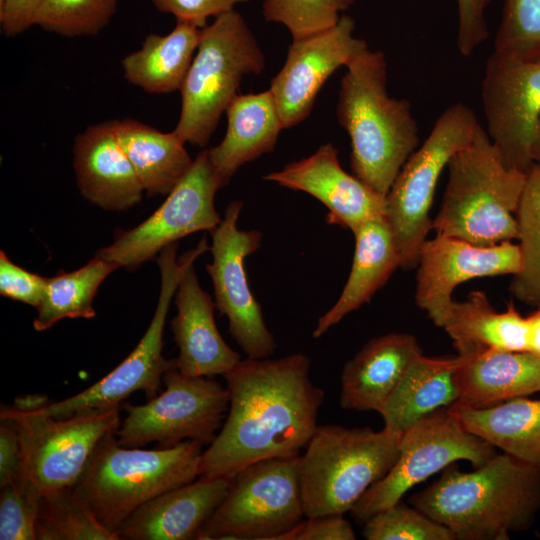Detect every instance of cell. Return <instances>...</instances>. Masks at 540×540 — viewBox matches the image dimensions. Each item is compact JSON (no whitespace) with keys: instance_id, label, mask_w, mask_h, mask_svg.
Listing matches in <instances>:
<instances>
[{"instance_id":"1","label":"cell","mask_w":540,"mask_h":540,"mask_svg":"<svg viewBox=\"0 0 540 540\" xmlns=\"http://www.w3.org/2000/svg\"><path fill=\"white\" fill-rule=\"evenodd\" d=\"M302 353L241 360L223 375L229 393L225 420L202 452L199 476L231 479L260 460L297 456L315 429L324 391Z\"/></svg>"},{"instance_id":"2","label":"cell","mask_w":540,"mask_h":540,"mask_svg":"<svg viewBox=\"0 0 540 540\" xmlns=\"http://www.w3.org/2000/svg\"><path fill=\"white\" fill-rule=\"evenodd\" d=\"M410 502L460 540H506L540 509V469L496 454L472 472L450 465Z\"/></svg>"},{"instance_id":"3","label":"cell","mask_w":540,"mask_h":540,"mask_svg":"<svg viewBox=\"0 0 540 540\" xmlns=\"http://www.w3.org/2000/svg\"><path fill=\"white\" fill-rule=\"evenodd\" d=\"M337 118L351 141L353 174L386 196L419 143L418 125L406 99L387 92V62L368 48L346 66Z\"/></svg>"},{"instance_id":"4","label":"cell","mask_w":540,"mask_h":540,"mask_svg":"<svg viewBox=\"0 0 540 540\" xmlns=\"http://www.w3.org/2000/svg\"><path fill=\"white\" fill-rule=\"evenodd\" d=\"M441 209L432 220L436 235L492 246L518 237L516 214L526 175L508 167L480 125L472 141L448 164Z\"/></svg>"},{"instance_id":"5","label":"cell","mask_w":540,"mask_h":540,"mask_svg":"<svg viewBox=\"0 0 540 540\" xmlns=\"http://www.w3.org/2000/svg\"><path fill=\"white\" fill-rule=\"evenodd\" d=\"M203 445L186 440L147 450L121 446L114 434L96 448L73 487L96 518L116 532L139 507L199 476Z\"/></svg>"},{"instance_id":"6","label":"cell","mask_w":540,"mask_h":540,"mask_svg":"<svg viewBox=\"0 0 540 540\" xmlns=\"http://www.w3.org/2000/svg\"><path fill=\"white\" fill-rule=\"evenodd\" d=\"M402 433L318 425L299 455L306 518L351 511L396 462Z\"/></svg>"},{"instance_id":"7","label":"cell","mask_w":540,"mask_h":540,"mask_svg":"<svg viewBox=\"0 0 540 540\" xmlns=\"http://www.w3.org/2000/svg\"><path fill=\"white\" fill-rule=\"evenodd\" d=\"M264 67L265 56L242 15L234 9L216 17L202 29L179 90L181 110L173 131L185 143L206 146L243 77Z\"/></svg>"},{"instance_id":"8","label":"cell","mask_w":540,"mask_h":540,"mask_svg":"<svg viewBox=\"0 0 540 540\" xmlns=\"http://www.w3.org/2000/svg\"><path fill=\"white\" fill-rule=\"evenodd\" d=\"M298 466L299 455L241 469L197 540H294L306 518Z\"/></svg>"},{"instance_id":"9","label":"cell","mask_w":540,"mask_h":540,"mask_svg":"<svg viewBox=\"0 0 540 540\" xmlns=\"http://www.w3.org/2000/svg\"><path fill=\"white\" fill-rule=\"evenodd\" d=\"M480 124L463 103L446 108L430 134L407 159L385 196L384 217L393 234L400 267L417 266L432 229L429 217L439 177L452 157L474 138Z\"/></svg>"},{"instance_id":"10","label":"cell","mask_w":540,"mask_h":540,"mask_svg":"<svg viewBox=\"0 0 540 540\" xmlns=\"http://www.w3.org/2000/svg\"><path fill=\"white\" fill-rule=\"evenodd\" d=\"M45 404L34 407L4 405L0 410V417L13 419L19 430V472L41 494L74 487L98 445L114 434L121 423L120 407L57 419L45 413Z\"/></svg>"},{"instance_id":"11","label":"cell","mask_w":540,"mask_h":540,"mask_svg":"<svg viewBox=\"0 0 540 540\" xmlns=\"http://www.w3.org/2000/svg\"><path fill=\"white\" fill-rule=\"evenodd\" d=\"M165 390L143 405L125 403L127 413L115 436L124 447L157 442L169 448L192 440L209 445L229 409L226 386L211 377L188 376L174 365L162 379Z\"/></svg>"},{"instance_id":"12","label":"cell","mask_w":540,"mask_h":540,"mask_svg":"<svg viewBox=\"0 0 540 540\" xmlns=\"http://www.w3.org/2000/svg\"><path fill=\"white\" fill-rule=\"evenodd\" d=\"M495 455L494 447L467 431L448 407L437 410L402 433L396 462L361 496L351 513L366 522L400 501L413 486L457 460H467L478 468Z\"/></svg>"},{"instance_id":"13","label":"cell","mask_w":540,"mask_h":540,"mask_svg":"<svg viewBox=\"0 0 540 540\" xmlns=\"http://www.w3.org/2000/svg\"><path fill=\"white\" fill-rule=\"evenodd\" d=\"M178 243L165 247L157 258L161 288L152 320L139 343L111 372L85 390L60 401H49L43 410L57 419L96 409L120 407L137 391L148 400L160 392L163 375L174 365L162 354L163 333L170 302L189 258V252L177 260Z\"/></svg>"},{"instance_id":"14","label":"cell","mask_w":540,"mask_h":540,"mask_svg":"<svg viewBox=\"0 0 540 540\" xmlns=\"http://www.w3.org/2000/svg\"><path fill=\"white\" fill-rule=\"evenodd\" d=\"M221 183L202 150L184 178L162 205L138 226L118 231L115 240L95 254L120 267L133 270L151 260L165 247L198 231H212L221 222L215 209Z\"/></svg>"},{"instance_id":"15","label":"cell","mask_w":540,"mask_h":540,"mask_svg":"<svg viewBox=\"0 0 540 540\" xmlns=\"http://www.w3.org/2000/svg\"><path fill=\"white\" fill-rule=\"evenodd\" d=\"M243 203L231 201L219 225L211 231L212 262L206 270L213 283L215 305L228 319V331L247 358L271 357L276 342L247 279L245 259L261 245L258 230H241L238 219Z\"/></svg>"},{"instance_id":"16","label":"cell","mask_w":540,"mask_h":540,"mask_svg":"<svg viewBox=\"0 0 540 540\" xmlns=\"http://www.w3.org/2000/svg\"><path fill=\"white\" fill-rule=\"evenodd\" d=\"M482 102L487 134L506 165L527 173L540 122V60L493 51L486 62Z\"/></svg>"},{"instance_id":"17","label":"cell","mask_w":540,"mask_h":540,"mask_svg":"<svg viewBox=\"0 0 540 540\" xmlns=\"http://www.w3.org/2000/svg\"><path fill=\"white\" fill-rule=\"evenodd\" d=\"M354 28L353 19L342 15L332 27L292 40L284 65L269 88L283 128L305 120L327 79L368 48L364 40L354 36Z\"/></svg>"},{"instance_id":"18","label":"cell","mask_w":540,"mask_h":540,"mask_svg":"<svg viewBox=\"0 0 540 540\" xmlns=\"http://www.w3.org/2000/svg\"><path fill=\"white\" fill-rule=\"evenodd\" d=\"M417 266L416 305L442 327L453 301L452 293L459 284L480 277L514 276L522 268V257L519 246L511 241L477 246L436 235L422 245Z\"/></svg>"},{"instance_id":"19","label":"cell","mask_w":540,"mask_h":540,"mask_svg":"<svg viewBox=\"0 0 540 540\" xmlns=\"http://www.w3.org/2000/svg\"><path fill=\"white\" fill-rule=\"evenodd\" d=\"M263 179L310 194L327 207L328 224L352 232L366 221L384 216L385 196L346 172L339 163L337 148L330 142Z\"/></svg>"},{"instance_id":"20","label":"cell","mask_w":540,"mask_h":540,"mask_svg":"<svg viewBox=\"0 0 540 540\" xmlns=\"http://www.w3.org/2000/svg\"><path fill=\"white\" fill-rule=\"evenodd\" d=\"M209 250L204 236L189 258L175 292L177 314L171 330L178 347L175 367L188 376L224 375L242 359L221 336L214 318L215 303L198 281L193 262Z\"/></svg>"},{"instance_id":"21","label":"cell","mask_w":540,"mask_h":540,"mask_svg":"<svg viewBox=\"0 0 540 540\" xmlns=\"http://www.w3.org/2000/svg\"><path fill=\"white\" fill-rule=\"evenodd\" d=\"M73 166L81 194L110 211L133 207L144 188L116 134V120L88 126L77 135Z\"/></svg>"},{"instance_id":"22","label":"cell","mask_w":540,"mask_h":540,"mask_svg":"<svg viewBox=\"0 0 540 540\" xmlns=\"http://www.w3.org/2000/svg\"><path fill=\"white\" fill-rule=\"evenodd\" d=\"M230 479L198 476L151 499L116 531L122 540L197 539L224 498Z\"/></svg>"},{"instance_id":"23","label":"cell","mask_w":540,"mask_h":540,"mask_svg":"<svg viewBox=\"0 0 540 540\" xmlns=\"http://www.w3.org/2000/svg\"><path fill=\"white\" fill-rule=\"evenodd\" d=\"M441 328L458 355L485 349L540 355V305L527 317L512 302L506 311L497 312L484 292L472 291L466 300L452 301Z\"/></svg>"},{"instance_id":"24","label":"cell","mask_w":540,"mask_h":540,"mask_svg":"<svg viewBox=\"0 0 540 540\" xmlns=\"http://www.w3.org/2000/svg\"><path fill=\"white\" fill-rule=\"evenodd\" d=\"M420 354L421 348L411 334L389 333L371 339L343 367L340 406L378 412Z\"/></svg>"},{"instance_id":"25","label":"cell","mask_w":540,"mask_h":540,"mask_svg":"<svg viewBox=\"0 0 540 540\" xmlns=\"http://www.w3.org/2000/svg\"><path fill=\"white\" fill-rule=\"evenodd\" d=\"M223 140L207 149L210 163L226 186L244 164L274 150L283 128L271 91L238 94L227 107Z\"/></svg>"},{"instance_id":"26","label":"cell","mask_w":540,"mask_h":540,"mask_svg":"<svg viewBox=\"0 0 540 540\" xmlns=\"http://www.w3.org/2000/svg\"><path fill=\"white\" fill-rule=\"evenodd\" d=\"M460 358V404L486 407L540 392V355L485 349Z\"/></svg>"},{"instance_id":"27","label":"cell","mask_w":540,"mask_h":540,"mask_svg":"<svg viewBox=\"0 0 540 540\" xmlns=\"http://www.w3.org/2000/svg\"><path fill=\"white\" fill-rule=\"evenodd\" d=\"M352 233L355 250L348 279L335 304L318 319L314 338L321 337L347 314L369 302L400 267L399 252L384 216L366 221Z\"/></svg>"},{"instance_id":"28","label":"cell","mask_w":540,"mask_h":540,"mask_svg":"<svg viewBox=\"0 0 540 540\" xmlns=\"http://www.w3.org/2000/svg\"><path fill=\"white\" fill-rule=\"evenodd\" d=\"M459 356L429 358L418 355L378 413L384 429L403 433L409 426L460 398L456 371Z\"/></svg>"},{"instance_id":"29","label":"cell","mask_w":540,"mask_h":540,"mask_svg":"<svg viewBox=\"0 0 540 540\" xmlns=\"http://www.w3.org/2000/svg\"><path fill=\"white\" fill-rule=\"evenodd\" d=\"M463 427L493 447L540 469V399H510L495 406L448 407Z\"/></svg>"},{"instance_id":"30","label":"cell","mask_w":540,"mask_h":540,"mask_svg":"<svg viewBox=\"0 0 540 540\" xmlns=\"http://www.w3.org/2000/svg\"><path fill=\"white\" fill-rule=\"evenodd\" d=\"M116 134L149 196L169 194L193 160L174 132H161L134 119L116 120Z\"/></svg>"},{"instance_id":"31","label":"cell","mask_w":540,"mask_h":540,"mask_svg":"<svg viewBox=\"0 0 540 540\" xmlns=\"http://www.w3.org/2000/svg\"><path fill=\"white\" fill-rule=\"evenodd\" d=\"M202 29L177 21L167 35L146 36L139 50L122 60L125 79L148 93L180 90L201 39Z\"/></svg>"},{"instance_id":"32","label":"cell","mask_w":540,"mask_h":540,"mask_svg":"<svg viewBox=\"0 0 540 540\" xmlns=\"http://www.w3.org/2000/svg\"><path fill=\"white\" fill-rule=\"evenodd\" d=\"M119 266L95 256L85 266L72 272L63 270L47 278L41 303L33 320L36 331H45L65 319L94 318L93 300L105 278Z\"/></svg>"},{"instance_id":"33","label":"cell","mask_w":540,"mask_h":540,"mask_svg":"<svg viewBox=\"0 0 540 540\" xmlns=\"http://www.w3.org/2000/svg\"><path fill=\"white\" fill-rule=\"evenodd\" d=\"M36 540H119L72 488L41 494Z\"/></svg>"},{"instance_id":"34","label":"cell","mask_w":540,"mask_h":540,"mask_svg":"<svg viewBox=\"0 0 540 540\" xmlns=\"http://www.w3.org/2000/svg\"><path fill=\"white\" fill-rule=\"evenodd\" d=\"M522 268L510 284L519 301L540 305V163L527 172L521 200L516 212Z\"/></svg>"},{"instance_id":"35","label":"cell","mask_w":540,"mask_h":540,"mask_svg":"<svg viewBox=\"0 0 540 540\" xmlns=\"http://www.w3.org/2000/svg\"><path fill=\"white\" fill-rule=\"evenodd\" d=\"M119 0H42L35 25L65 37L94 36L104 29Z\"/></svg>"},{"instance_id":"36","label":"cell","mask_w":540,"mask_h":540,"mask_svg":"<svg viewBox=\"0 0 540 540\" xmlns=\"http://www.w3.org/2000/svg\"><path fill=\"white\" fill-rule=\"evenodd\" d=\"M356 0H264L262 11L269 22L280 23L298 40L335 25L340 13Z\"/></svg>"},{"instance_id":"37","label":"cell","mask_w":540,"mask_h":540,"mask_svg":"<svg viewBox=\"0 0 540 540\" xmlns=\"http://www.w3.org/2000/svg\"><path fill=\"white\" fill-rule=\"evenodd\" d=\"M494 51L521 60H540V0H505Z\"/></svg>"},{"instance_id":"38","label":"cell","mask_w":540,"mask_h":540,"mask_svg":"<svg viewBox=\"0 0 540 540\" xmlns=\"http://www.w3.org/2000/svg\"><path fill=\"white\" fill-rule=\"evenodd\" d=\"M367 540H454L453 533L416 507L402 500L375 514L365 522Z\"/></svg>"},{"instance_id":"39","label":"cell","mask_w":540,"mask_h":540,"mask_svg":"<svg viewBox=\"0 0 540 540\" xmlns=\"http://www.w3.org/2000/svg\"><path fill=\"white\" fill-rule=\"evenodd\" d=\"M0 488V539L36 540L40 491L20 472Z\"/></svg>"},{"instance_id":"40","label":"cell","mask_w":540,"mask_h":540,"mask_svg":"<svg viewBox=\"0 0 540 540\" xmlns=\"http://www.w3.org/2000/svg\"><path fill=\"white\" fill-rule=\"evenodd\" d=\"M47 278L14 264L0 252V294L37 308L42 301Z\"/></svg>"},{"instance_id":"41","label":"cell","mask_w":540,"mask_h":540,"mask_svg":"<svg viewBox=\"0 0 540 540\" xmlns=\"http://www.w3.org/2000/svg\"><path fill=\"white\" fill-rule=\"evenodd\" d=\"M248 0H152L155 8L175 16L183 21L203 29L209 17H218L232 11L239 3Z\"/></svg>"},{"instance_id":"42","label":"cell","mask_w":540,"mask_h":540,"mask_svg":"<svg viewBox=\"0 0 540 540\" xmlns=\"http://www.w3.org/2000/svg\"><path fill=\"white\" fill-rule=\"evenodd\" d=\"M459 28L457 46L464 56L473 53L489 36L481 0H457Z\"/></svg>"},{"instance_id":"43","label":"cell","mask_w":540,"mask_h":540,"mask_svg":"<svg viewBox=\"0 0 540 540\" xmlns=\"http://www.w3.org/2000/svg\"><path fill=\"white\" fill-rule=\"evenodd\" d=\"M352 525L343 514L306 518L297 529L294 540H354Z\"/></svg>"},{"instance_id":"44","label":"cell","mask_w":540,"mask_h":540,"mask_svg":"<svg viewBox=\"0 0 540 540\" xmlns=\"http://www.w3.org/2000/svg\"><path fill=\"white\" fill-rule=\"evenodd\" d=\"M21 443L15 421L0 417V487L14 479L20 470Z\"/></svg>"},{"instance_id":"45","label":"cell","mask_w":540,"mask_h":540,"mask_svg":"<svg viewBox=\"0 0 540 540\" xmlns=\"http://www.w3.org/2000/svg\"><path fill=\"white\" fill-rule=\"evenodd\" d=\"M42 0H0V25L6 37H15L35 25Z\"/></svg>"},{"instance_id":"46","label":"cell","mask_w":540,"mask_h":540,"mask_svg":"<svg viewBox=\"0 0 540 540\" xmlns=\"http://www.w3.org/2000/svg\"><path fill=\"white\" fill-rule=\"evenodd\" d=\"M532 154H533L534 162L535 163H540V122H539V127H538V131H537L536 140H535V143L533 145Z\"/></svg>"},{"instance_id":"47","label":"cell","mask_w":540,"mask_h":540,"mask_svg":"<svg viewBox=\"0 0 540 540\" xmlns=\"http://www.w3.org/2000/svg\"><path fill=\"white\" fill-rule=\"evenodd\" d=\"M484 7H486L490 0H481Z\"/></svg>"}]
</instances>
